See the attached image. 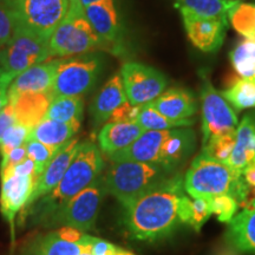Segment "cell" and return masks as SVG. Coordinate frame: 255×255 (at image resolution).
<instances>
[{
  "instance_id": "obj_1",
  "label": "cell",
  "mask_w": 255,
  "mask_h": 255,
  "mask_svg": "<svg viewBox=\"0 0 255 255\" xmlns=\"http://www.w3.org/2000/svg\"><path fill=\"white\" fill-rule=\"evenodd\" d=\"M186 195L182 175L175 173L123 206L122 222L132 239L155 242L171 237L183 225L181 199Z\"/></svg>"
},
{
  "instance_id": "obj_2",
  "label": "cell",
  "mask_w": 255,
  "mask_h": 255,
  "mask_svg": "<svg viewBox=\"0 0 255 255\" xmlns=\"http://www.w3.org/2000/svg\"><path fill=\"white\" fill-rule=\"evenodd\" d=\"M104 159L101 149L92 141L81 142L68 170L55 189L23 209L21 221L44 226L77 194L103 174Z\"/></svg>"
},
{
  "instance_id": "obj_3",
  "label": "cell",
  "mask_w": 255,
  "mask_h": 255,
  "mask_svg": "<svg viewBox=\"0 0 255 255\" xmlns=\"http://www.w3.org/2000/svg\"><path fill=\"white\" fill-rule=\"evenodd\" d=\"M183 188L193 199H213L222 194H231L239 202L247 199L250 186L228 164L201 152L194 158L186 173Z\"/></svg>"
},
{
  "instance_id": "obj_4",
  "label": "cell",
  "mask_w": 255,
  "mask_h": 255,
  "mask_svg": "<svg viewBox=\"0 0 255 255\" xmlns=\"http://www.w3.org/2000/svg\"><path fill=\"white\" fill-rule=\"evenodd\" d=\"M177 171L159 163L113 162L104 175L108 193L126 206Z\"/></svg>"
},
{
  "instance_id": "obj_5",
  "label": "cell",
  "mask_w": 255,
  "mask_h": 255,
  "mask_svg": "<svg viewBox=\"0 0 255 255\" xmlns=\"http://www.w3.org/2000/svg\"><path fill=\"white\" fill-rule=\"evenodd\" d=\"M51 57L81 56L103 49L104 44L85 18L78 0H69L65 18L49 39Z\"/></svg>"
},
{
  "instance_id": "obj_6",
  "label": "cell",
  "mask_w": 255,
  "mask_h": 255,
  "mask_svg": "<svg viewBox=\"0 0 255 255\" xmlns=\"http://www.w3.org/2000/svg\"><path fill=\"white\" fill-rule=\"evenodd\" d=\"M68 9L69 0H17L9 12L14 26L49 41Z\"/></svg>"
},
{
  "instance_id": "obj_7",
  "label": "cell",
  "mask_w": 255,
  "mask_h": 255,
  "mask_svg": "<svg viewBox=\"0 0 255 255\" xmlns=\"http://www.w3.org/2000/svg\"><path fill=\"white\" fill-rule=\"evenodd\" d=\"M108 190L104 175L77 194L60 212L53 216L46 225V228L71 227L81 232L91 231L95 227L101 206Z\"/></svg>"
},
{
  "instance_id": "obj_8",
  "label": "cell",
  "mask_w": 255,
  "mask_h": 255,
  "mask_svg": "<svg viewBox=\"0 0 255 255\" xmlns=\"http://www.w3.org/2000/svg\"><path fill=\"white\" fill-rule=\"evenodd\" d=\"M51 57L49 41L14 26L9 40L0 50V68L12 78Z\"/></svg>"
},
{
  "instance_id": "obj_9",
  "label": "cell",
  "mask_w": 255,
  "mask_h": 255,
  "mask_svg": "<svg viewBox=\"0 0 255 255\" xmlns=\"http://www.w3.org/2000/svg\"><path fill=\"white\" fill-rule=\"evenodd\" d=\"M102 58L95 53L59 59L53 83L55 96H82L92 90L102 70Z\"/></svg>"
},
{
  "instance_id": "obj_10",
  "label": "cell",
  "mask_w": 255,
  "mask_h": 255,
  "mask_svg": "<svg viewBox=\"0 0 255 255\" xmlns=\"http://www.w3.org/2000/svg\"><path fill=\"white\" fill-rule=\"evenodd\" d=\"M202 116V145L212 137L237 131L238 115L208 79H203L200 91Z\"/></svg>"
},
{
  "instance_id": "obj_11",
  "label": "cell",
  "mask_w": 255,
  "mask_h": 255,
  "mask_svg": "<svg viewBox=\"0 0 255 255\" xmlns=\"http://www.w3.org/2000/svg\"><path fill=\"white\" fill-rule=\"evenodd\" d=\"M121 76L128 102L132 105L150 103L167 87L165 76L151 66L137 62H128L122 66Z\"/></svg>"
},
{
  "instance_id": "obj_12",
  "label": "cell",
  "mask_w": 255,
  "mask_h": 255,
  "mask_svg": "<svg viewBox=\"0 0 255 255\" xmlns=\"http://www.w3.org/2000/svg\"><path fill=\"white\" fill-rule=\"evenodd\" d=\"M0 213L11 229L12 242L15 239V219L26 206L37 180L33 176L0 174Z\"/></svg>"
},
{
  "instance_id": "obj_13",
  "label": "cell",
  "mask_w": 255,
  "mask_h": 255,
  "mask_svg": "<svg viewBox=\"0 0 255 255\" xmlns=\"http://www.w3.org/2000/svg\"><path fill=\"white\" fill-rule=\"evenodd\" d=\"M183 18L188 38L203 52H214L222 45L228 19H209L197 17L187 11H180Z\"/></svg>"
},
{
  "instance_id": "obj_14",
  "label": "cell",
  "mask_w": 255,
  "mask_h": 255,
  "mask_svg": "<svg viewBox=\"0 0 255 255\" xmlns=\"http://www.w3.org/2000/svg\"><path fill=\"white\" fill-rule=\"evenodd\" d=\"M79 144H81V142H79L78 138H71L56 151L49 165H47L44 173L40 175L36 184H34L33 191H32L25 208L41 199L43 196L47 195V194L51 193L58 186L64 174L68 170L72 158L75 157L76 152H77L79 148Z\"/></svg>"
},
{
  "instance_id": "obj_15",
  "label": "cell",
  "mask_w": 255,
  "mask_h": 255,
  "mask_svg": "<svg viewBox=\"0 0 255 255\" xmlns=\"http://www.w3.org/2000/svg\"><path fill=\"white\" fill-rule=\"evenodd\" d=\"M170 130H148L127 148L109 155L111 162H143L162 164V148Z\"/></svg>"
},
{
  "instance_id": "obj_16",
  "label": "cell",
  "mask_w": 255,
  "mask_h": 255,
  "mask_svg": "<svg viewBox=\"0 0 255 255\" xmlns=\"http://www.w3.org/2000/svg\"><path fill=\"white\" fill-rule=\"evenodd\" d=\"M84 14L104 46L119 47L121 24L115 0H100L94 2L84 8Z\"/></svg>"
},
{
  "instance_id": "obj_17",
  "label": "cell",
  "mask_w": 255,
  "mask_h": 255,
  "mask_svg": "<svg viewBox=\"0 0 255 255\" xmlns=\"http://www.w3.org/2000/svg\"><path fill=\"white\" fill-rule=\"evenodd\" d=\"M59 60L40 63L31 66L17 76L8 88V97H15L21 94L53 91Z\"/></svg>"
},
{
  "instance_id": "obj_18",
  "label": "cell",
  "mask_w": 255,
  "mask_h": 255,
  "mask_svg": "<svg viewBox=\"0 0 255 255\" xmlns=\"http://www.w3.org/2000/svg\"><path fill=\"white\" fill-rule=\"evenodd\" d=\"M149 104L164 117L173 121L191 120L197 111L195 96L182 88H171L163 91Z\"/></svg>"
},
{
  "instance_id": "obj_19",
  "label": "cell",
  "mask_w": 255,
  "mask_h": 255,
  "mask_svg": "<svg viewBox=\"0 0 255 255\" xmlns=\"http://www.w3.org/2000/svg\"><path fill=\"white\" fill-rule=\"evenodd\" d=\"M127 101L122 76H114L105 83L90 105L92 126L98 128L103 123H107L114 111Z\"/></svg>"
},
{
  "instance_id": "obj_20",
  "label": "cell",
  "mask_w": 255,
  "mask_h": 255,
  "mask_svg": "<svg viewBox=\"0 0 255 255\" xmlns=\"http://www.w3.org/2000/svg\"><path fill=\"white\" fill-rule=\"evenodd\" d=\"M55 97L53 91L37 94L28 92L15 97H8L14 105L15 122L32 130L45 119L51 102Z\"/></svg>"
},
{
  "instance_id": "obj_21",
  "label": "cell",
  "mask_w": 255,
  "mask_h": 255,
  "mask_svg": "<svg viewBox=\"0 0 255 255\" xmlns=\"http://www.w3.org/2000/svg\"><path fill=\"white\" fill-rule=\"evenodd\" d=\"M255 156V111L246 114L237 128V137L228 165L239 177Z\"/></svg>"
},
{
  "instance_id": "obj_22",
  "label": "cell",
  "mask_w": 255,
  "mask_h": 255,
  "mask_svg": "<svg viewBox=\"0 0 255 255\" xmlns=\"http://www.w3.org/2000/svg\"><path fill=\"white\" fill-rule=\"evenodd\" d=\"M145 130L136 122H108L98 133L101 151L108 156L127 148L135 142Z\"/></svg>"
},
{
  "instance_id": "obj_23",
  "label": "cell",
  "mask_w": 255,
  "mask_h": 255,
  "mask_svg": "<svg viewBox=\"0 0 255 255\" xmlns=\"http://www.w3.org/2000/svg\"><path fill=\"white\" fill-rule=\"evenodd\" d=\"M195 143L196 137L193 130L187 128L171 129L162 148L161 163L176 171L193 152Z\"/></svg>"
},
{
  "instance_id": "obj_24",
  "label": "cell",
  "mask_w": 255,
  "mask_h": 255,
  "mask_svg": "<svg viewBox=\"0 0 255 255\" xmlns=\"http://www.w3.org/2000/svg\"><path fill=\"white\" fill-rule=\"evenodd\" d=\"M227 240L241 253L255 254V201L229 221Z\"/></svg>"
},
{
  "instance_id": "obj_25",
  "label": "cell",
  "mask_w": 255,
  "mask_h": 255,
  "mask_svg": "<svg viewBox=\"0 0 255 255\" xmlns=\"http://www.w3.org/2000/svg\"><path fill=\"white\" fill-rule=\"evenodd\" d=\"M87 252L79 244H73L60 239L56 231L38 235L28 242L20 255H78Z\"/></svg>"
},
{
  "instance_id": "obj_26",
  "label": "cell",
  "mask_w": 255,
  "mask_h": 255,
  "mask_svg": "<svg viewBox=\"0 0 255 255\" xmlns=\"http://www.w3.org/2000/svg\"><path fill=\"white\" fill-rule=\"evenodd\" d=\"M79 128L81 127L76 124L44 119L31 130L28 139H34L45 145L59 149L77 133Z\"/></svg>"
},
{
  "instance_id": "obj_27",
  "label": "cell",
  "mask_w": 255,
  "mask_h": 255,
  "mask_svg": "<svg viewBox=\"0 0 255 255\" xmlns=\"http://www.w3.org/2000/svg\"><path fill=\"white\" fill-rule=\"evenodd\" d=\"M240 0H176L175 6L197 17L209 19H228L231 9Z\"/></svg>"
},
{
  "instance_id": "obj_28",
  "label": "cell",
  "mask_w": 255,
  "mask_h": 255,
  "mask_svg": "<svg viewBox=\"0 0 255 255\" xmlns=\"http://www.w3.org/2000/svg\"><path fill=\"white\" fill-rule=\"evenodd\" d=\"M45 119L81 127L83 120L82 96H56L51 102Z\"/></svg>"
},
{
  "instance_id": "obj_29",
  "label": "cell",
  "mask_w": 255,
  "mask_h": 255,
  "mask_svg": "<svg viewBox=\"0 0 255 255\" xmlns=\"http://www.w3.org/2000/svg\"><path fill=\"white\" fill-rule=\"evenodd\" d=\"M213 214L210 199H189L184 195L180 202V216L183 225L187 223L200 232Z\"/></svg>"
},
{
  "instance_id": "obj_30",
  "label": "cell",
  "mask_w": 255,
  "mask_h": 255,
  "mask_svg": "<svg viewBox=\"0 0 255 255\" xmlns=\"http://www.w3.org/2000/svg\"><path fill=\"white\" fill-rule=\"evenodd\" d=\"M234 71L244 79H255V43L245 39L239 41L229 53Z\"/></svg>"
},
{
  "instance_id": "obj_31",
  "label": "cell",
  "mask_w": 255,
  "mask_h": 255,
  "mask_svg": "<svg viewBox=\"0 0 255 255\" xmlns=\"http://www.w3.org/2000/svg\"><path fill=\"white\" fill-rule=\"evenodd\" d=\"M221 94L238 111L255 108V79H234Z\"/></svg>"
},
{
  "instance_id": "obj_32",
  "label": "cell",
  "mask_w": 255,
  "mask_h": 255,
  "mask_svg": "<svg viewBox=\"0 0 255 255\" xmlns=\"http://www.w3.org/2000/svg\"><path fill=\"white\" fill-rule=\"evenodd\" d=\"M136 123L141 126L145 131L148 130H171L177 129V128H187L193 126L194 120H184V121H173L164 117L157 110L154 109L150 104L141 105V109L137 115Z\"/></svg>"
},
{
  "instance_id": "obj_33",
  "label": "cell",
  "mask_w": 255,
  "mask_h": 255,
  "mask_svg": "<svg viewBox=\"0 0 255 255\" xmlns=\"http://www.w3.org/2000/svg\"><path fill=\"white\" fill-rule=\"evenodd\" d=\"M228 20L235 31L255 43V4L240 1L231 9Z\"/></svg>"
},
{
  "instance_id": "obj_34",
  "label": "cell",
  "mask_w": 255,
  "mask_h": 255,
  "mask_svg": "<svg viewBox=\"0 0 255 255\" xmlns=\"http://www.w3.org/2000/svg\"><path fill=\"white\" fill-rule=\"evenodd\" d=\"M235 137H237V131L212 137L206 144H203L201 152L215 161L228 164L235 145Z\"/></svg>"
},
{
  "instance_id": "obj_35",
  "label": "cell",
  "mask_w": 255,
  "mask_h": 255,
  "mask_svg": "<svg viewBox=\"0 0 255 255\" xmlns=\"http://www.w3.org/2000/svg\"><path fill=\"white\" fill-rule=\"evenodd\" d=\"M25 145H26L27 157H30L34 162V164H36V175L37 178H39L58 149L45 145L41 142L34 141V139H28L25 143Z\"/></svg>"
},
{
  "instance_id": "obj_36",
  "label": "cell",
  "mask_w": 255,
  "mask_h": 255,
  "mask_svg": "<svg viewBox=\"0 0 255 255\" xmlns=\"http://www.w3.org/2000/svg\"><path fill=\"white\" fill-rule=\"evenodd\" d=\"M31 129L21 126L15 122L7 130V132L5 133L4 138H2L1 143H0V155L5 156L7 155L9 151L13 150V149L18 148V146L24 145L27 142L28 136H30Z\"/></svg>"
},
{
  "instance_id": "obj_37",
  "label": "cell",
  "mask_w": 255,
  "mask_h": 255,
  "mask_svg": "<svg viewBox=\"0 0 255 255\" xmlns=\"http://www.w3.org/2000/svg\"><path fill=\"white\" fill-rule=\"evenodd\" d=\"M210 203H212L213 214L218 216L221 222H229L238 212L239 203L231 194H222L213 197L210 199Z\"/></svg>"
},
{
  "instance_id": "obj_38",
  "label": "cell",
  "mask_w": 255,
  "mask_h": 255,
  "mask_svg": "<svg viewBox=\"0 0 255 255\" xmlns=\"http://www.w3.org/2000/svg\"><path fill=\"white\" fill-rule=\"evenodd\" d=\"M139 109H141V107L130 104L128 101L124 102L122 105H120V107L114 111L108 122H113V123L136 122L137 115L139 113Z\"/></svg>"
},
{
  "instance_id": "obj_39",
  "label": "cell",
  "mask_w": 255,
  "mask_h": 255,
  "mask_svg": "<svg viewBox=\"0 0 255 255\" xmlns=\"http://www.w3.org/2000/svg\"><path fill=\"white\" fill-rule=\"evenodd\" d=\"M121 250L116 245L89 235L88 253L92 255H115Z\"/></svg>"
},
{
  "instance_id": "obj_40",
  "label": "cell",
  "mask_w": 255,
  "mask_h": 255,
  "mask_svg": "<svg viewBox=\"0 0 255 255\" xmlns=\"http://www.w3.org/2000/svg\"><path fill=\"white\" fill-rule=\"evenodd\" d=\"M13 32V19L11 12L0 4V50L9 40Z\"/></svg>"
},
{
  "instance_id": "obj_41",
  "label": "cell",
  "mask_w": 255,
  "mask_h": 255,
  "mask_svg": "<svg viewBox=\"0 0 255 255\" xmlns=\"http://www.w3.org/2000/svg\"><path fill=\"white\" fill-rule=\"evenodd\" d=\"M6 173L18 175V176H33L36 180H38L36 175V164L30 157H26L19 163L12 165V167H7L0 170V174Z\"/></svg>"
},
{
  "instance_id": "obj_42",
  "label": "cell",
  "mask_w": 255,
  "mask_h": 255,
  "mask_svg": "<svg viewBox=\"0 0 255 255\" xmlns=\"http://www.w3.org/2000/svg\"><path fill=\"white\" fill-rule=\"evenodd\" d=\"M15 123L14 105L11 100L7 101L5 107L0 110V143L4 138L7 130Z\"/></svg>"
},
{
  "instance_id": "obj_43",
  "label": "cell",
  "mask_w": 255,
  "mask_h": 255,
  "mask_svg": "<svg viewBox=\"0 0 255 255\" xmlns=\"http://www.w3.org/2000/svg\"><path fill=\"white\" fill-rule=\"evenodd\" d=\"M27 157V151H26V145L18 146V148L13 149L8 152L7 155L2 156L1 162H0V170L1 169H5L7 167H12V165L19 163L23 159Z\"/></svg>"
},
{
  "instance_id": "obj_44",
  "label": "cell",
  "mask_w": 255,
  "mask_h": 255,
  "mask_svg": "<svg viewBox=\"0 0 255 255\" xmlns=\"http://www.w3.org/2000/svg\"><path fill=\"white\" fill-rule=\"evenodd\" d=\"M12 82H13V78L0 68V110L5 107L6 103H7L8 88Z\"/></svg>"
},
{
  "instance_id": "obj_45",
  "label": "cell",
  "mask_w": 255,
  "mask_h": 255,
  "mask_svg": "<svg viewBox=\"0 0 255 255\" xmlns=\"http://www.w3.org/2000/svg\"><path fill=\"white\" fill-rule=\"evenodd\" d=\"M242 178L250 187H255V156L242 171Z\"/></svg>"
},
{
  "instance_id": "obj_46",
  "label": "cell",
  "mask_w": 255,
  "mask_h": 255,
  "mask_svg": "<svg viewBox=\"0 0 255 255\" xmlns=\"http://www.w3.org/2000/svg\"><path fill=\"white\" fill-rule=\"evenodd\" d=\"M15 2H17V0H0V4H1L4 7H6L8 9H12V7H13Z\"/></svg>"
},
{
  "instance_id": "obj_47",
  "label": "cell",
  "mask_w": 255,
  "mask_h": 255,
  "mask_svg": "<svg viewBox=\"0 0 255 255\" xmlns=\"http://www.w3.org/2000/svg\"><path fill=\"white\" fill-rule=\"evenodd\" d=\"M97 1H100V0H78V2H79V4H81V6H82L83 8L88 7L89 5L94 4V2H97Z\"/></svg>"
},
{
  "instance_id": "obj_48",
  "label": "cell",
  "mask_w": 255,
  "mask_h": 255,
  "mask_svg": "<svg viewBox=\"0 0 255 255\" xmlns=\"http://www.w3.org/2000/svg\"><path fill=\"white\" fill-rule=\"evenodd\" d=\"M115 255H133L132 253H130V252H127V251H124V250H122V248H121V250L117 252L116 254Z\"/></svg>"
},
{
  "instance_id": "obj_49",
  "label": "cell",
  "mask_w": 255,
  "mask_h": 255,
  "mask_svg": "<svg viewBox=\"0 0 255 255\" xmlns=\"http://www.w3.org/2000/svg\"><path fill=\"white\" fill-rule=\"evenodd\" d=\"M78 255H92V254H90V253H88V252H83V253H81V254H78Z\"/></svg>"
}]
</instances>
